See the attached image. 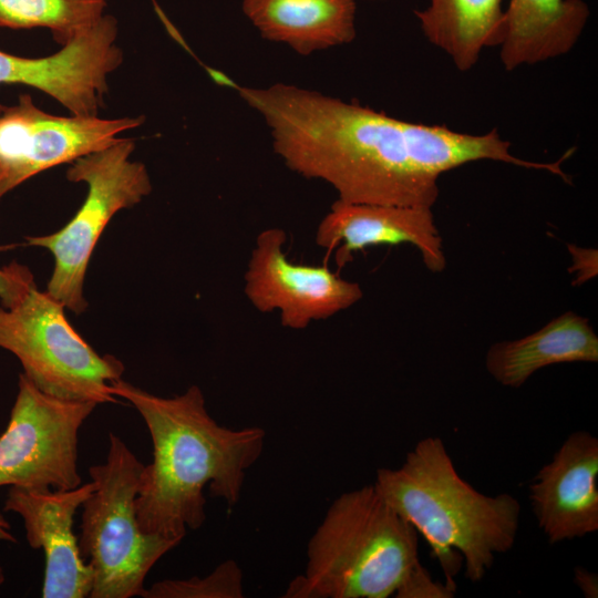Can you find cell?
Instances as JSON below:
<instances>
[{"mask_svg":"<svg viewBox=\"0 0 598 598\" xmlns=\"http://www.w3.org/2000/svg\"><path fill=\"white\" fill-rule=\"evenodd\" d=\"M292 172L348 203L432 208L437 179L422 166L411 122L293 84L238 87Z\"/></svg>","mask_w":598,"mask_h":598,"instance_id":"obj_1","label":"cell"},{"mask_svg":"<svg viewBox=\"0 0 598 598\" xmlns=\"http://www.w3.org/2000/svg\"><path fill=\"white\" fill-rule=\"evenodd\" d=\"M111 393L136 409L152 439L153 458L143 466L135 499L143 532L182 542L187 529H198L206 519L207 484L213 497L237 505L246 471L262 454L264 429L218 424L197 385L163 398L120 378Z\"/></svg>","mask_w":598,"mask_h":598,"instance_id":"obj_2","label":"cell"},{"mask_svg":"<svg viewBox=\"0 0 598 598\" xmlns=\"http://www.w3.org/2000/svg\"><path fill=\"white\" fill-rule=\"evenodd\" d=\"M374 486L431 547L445 584L455 590V576L464 561V576L481 581L496 555L516 542L520 505L508 493L485 495L457 473L444 442L420 440L398 468H379Z\"/></svg>","mask_w":598,"mask_h":598,"instance_id":"obj_3","label":"cell"},{"mask_svg":"<svg viewBox=\"0 0 598 598\" xmlns=\"http://www.w3.org/2000/svg\"><path fill=\"white\" fill-rule=\"evenodd\" d=\"M420 563L419 533L374 484L339 495L307 545L285 598H388Z\"/></svg>","mask_w":598,"mask_h":598,"instance_id":"obj_4","label":"cell"},{"mask_svg":"<svg viewBox=\"0 0 598 598\" xmlns=\"http://www.w3.org/2000/svg\"><path fill=\"white\" fill-rule=\"evenodd\" d=\"M143 466L110 432L105 462L89 468L94 488L82 505L79 549L92 570L91 598L141 597L152 567L181 543L138 525L135 499Z\"/></svg>","mask_w":598,"mask_h":598,"instance_id":"obj_5","label":"cell"},{"mask_svg":"<svg viewBox=\"0 0 598 598\" xmlns=\"http://www.w3.org/2000/svg\"><path fill=\"white\" fill-rule=\"evenodd\" d=\"M65 307L35 283L13 307L0 305V348L21 363L23 374L50 395L116 403L111 383L125 370L112 354L96 352L73 328Z\"/></svg>","mask_w":598,"mask_h":598,"instance_id":"obj_6","label":"cell"},{"mask_svg":"<svg viewBox=\"0 0 598 598\" xmlns=\"http://www.w3.org/2000/svg\"><path fill=\"white\" fill-rule=\"evenodd\" d=\"M134 148L133 140L121 138L70 163L66 178L87 186L82 206L58 231L25 237L27 246L52 254L54 266L45 291L74 313L87 308L85 275L106 225L117 212L135 206L152 190L145 165L131 158Z\"/></svg>","mask_w":598,"mask_h":598,"instance_id":"obj_7","label":"cell"},{"mask_svg":"<svg viewBox=\"0 0 598 598\" xmlns=\"http://www.w3.org/2000/svg\"><path fill=\"white\" fill-rule=\"evenodd\" d=\"M96 405L44 393L20 373L9 422L0 435V487L80 486L79 431Z\"/></svg>","mask_w":598,"mask_h":598,"instance_id":"obj_8","label":"cell"},{"mask_svg":"<svg viewBox=\"0 0 598 598\" xmlns=\"http://www.w3.org/2000/svg\"><path fill=\"white\" fill-rule=\"evenodd\" d=\"M143 122V116L52 115L21 95L0 114V200L30 177L105 148Z\"/></svg>","mask_w":598,"mask_h":598,"instance_id":"obj_9","label":"cell"},{"mask_svg":"<svg viewBox=\"0 0 598 598\" xmlns=\"http://www.w3.org/2000/svg\"><path fill=\"white\" fill-rule=\"evenodd\" d=\"M286 241V231L278 227L264 229L256 238L244 278V292L256 310L277 311L283 327L301 330L361 300L360 285L328 266L289 260Z\"/></svg>","mask_w":598,"mask_h":598,"instance_id":"obj_10","label":"cell"},{"mask_svg":"<svg viewBox=\"0 0 598 598\" xmlns=\"http://www.w3.org/2000/svg\"><path fill=\"white\" fill-rule=\"evenodd\" d=\"M94 488L30 489L11 486L3 509L18 514L30 547L45 557L43 598L90 597L93 575L82 558L73 533L74 516Z\"/></svg>","mask_w":598,"mask_h":598,"instance_id":"obj_11","label":"cell"},{"mask_svg":"<svg viewBox=\"0 0 598 598\" xmlns=\"http://www.w3.org/2000/svg\"><path fill=\"white\" fill-rule=\"evenodd\" d=\"M538 527L549 544L598 530V439L588 431L567 436L528 486Z\"/></svg>","mask_w":598,"mask_h":598,"instance_id":"obj_12","label":"cell"},{"mask_svg":"<svg viewBox=\"0 0 598 598\" xmlns=\"http://www.w3.org/2000/svg\"><path fill=\"white\" fill-rule=\"evenodd\" d=\"M316 244L334 251L339 269L352 260L353 252L370 246L411 244L432 272L446 266L442 237L431 208L398 205L348 203L337 199L319 223Z\"/></svg>","mask_w":598,"mask_h":598,"instance_id":"obj_13","label":"cell"},{"mask_svg":"<svg viewBox=\"0 0 598 598\" xmlns=\"http://www.w3.org/2000/svg\"><path fill=\"white\" fill-rule=\"evenodd\" d=\"M588 17L584 0H509L498 42L504 68L511 71L566 54Z\"/></svg>","mask_w":598,"mask_h":598,"instance_id":"obj_14","label":"cell"},{"mask_svg":"<svg viewBox=\"0 0 598 598\" xmlns=\"http://www.w3.org/2000/svg\"><path fill=\"white\" fill-rule=\"evenodd\" d=\"M241 7L264 39L301 55L355 38L354 0H243Z\"/></svg>","mask_w":598,"mask_h":598,"instance_id":"obj_15","label":"cell"},{"mask_svg":"<svg viewBox=\"0 0 598 598\" xmlns=\"http://www.w3.org/2000/svg\"><path fill=\"white\" fill-rule=\"evenodd\" d=\"M597 361L598 337L588 319L567 311L534 333L491 346L485 367L496 382L517 389L545 367Z\"/></svg>","mask_w":598,"mask_h":598,"instance_id":"obj_16","label":"cell"},{"mask_svg":"<svg viewBox=\"0 0 598 598\" xmlns=\"http://www.w3.org/2000/svg\"><path fill=\"white\" fill-rule=\"evenodd\" d=\"M414 13L426 39L461 71L475 65L483 48L498 45L502 0H429Z\"/></svg>","mask_w":598,"mask_h":598,"instance_id":"obj_17","label":"cell"},{"mask_svg":"<svg viewBox=\"0 0 598 598\" xmlns=\"http://www.w3.org/2000/svg\"><path fill=\"white\" fill-rule=\"evenodd\" d=\"M109 0H0V27L47 28L62 44L90 29Z\"/></svg>","mask_w":598,"mask_h":598,"instance_id":"obj_18","label":"cell"},{"mask_svg":"<svg viewBox=\"0 0 598 598\" xmlns=\"http://www.w3.org/2000/svg\"><path fill=\"white\" fill-rule=\"evenodd\" d=\"M80 78L79 58L68 47L43 58H24L0 51V85H28L63 103L75 93Z\"/></svg>","mask_w":598,"mask_h":598,"instance_id":"obj_19","label":"cell"},{"mask_svg":"<svg viewBox=\"0 0 598 598\" xmlns=\"http://www.w3.org/2000/svg\"><path fill=\"white\" fill-rule=\"evenodd\" d=\"M143 598H241L243 573L238 564L227 559L209 575L187 579H164L145 588Z\"/></svg>","mask_w":598,"mask_h":598,"instance_id":"obj_20","label":"cell"},{"mask_svg":"<svg viewBox=\"0 0 598 598\" xmlns=\"http://www.w3.org/2000/svg\"><path fill=\"white\" fill-rule=\"evenodd\" d=\"M455 590L445 582L435 581L417 563L394 595L398 598H451Z\"/></svg>","mask_w":598,"mask_h":598,"instance_id":"obj_21","label":"cell"},{"mask_svg":"<svg viewBox=\"0 0 598 598\" xmlns=\"http://www.w3.org/2000/svg\"><path fill=\"white\" fill-rule=\"evenodd\" d=\"M33 285L34 279L28 267L18 262L0 267L1 306L13 307Z\"/></svg>","mask_w":598,"mask_h":598,"instance_id":"obj_22","label":"cell"},{"mask_svg":"<svg viewBox=\"0 0 598 598\" xmlns=\"http://www.w3.org/2000/svg\"><path fill=\"white\" fill-rule=\"evenodd\" d=\"M569 251L573 256L574 266L569 270H576L578 276L576 285L586 281L597 275V250L584 249L577 246L569 245Z\"/></svg>","mask_w":598,"mask_h":598,"instance_id":"obj_23","label":"cell"},{"mask_svg":"<svg viewBox=\"0 0 598 598\" xmlns=\"http://www.w3.org/2000/svg\"><path fill=\"white\" fill-rule=\"evenodd\" d=\"M574 582L587 598L598 597V576L578 566L574 568Z\"/></svg>","mask_w":598,"mask_h":598,"instance_id":"obj_24","label":"cell"},{"mask_svg":"<svg viewBox=\"0 0 598 598\" xmlns=\"http://www.w3.org/2000/svg\"><path fill=\"white\" fill-rule=\"evenodd\" d=\"M0 542L16 543L17 538L11 533V527L6 517L0 513Z\"/></svg>","mask_w":598,"mask_h":598,"instance_id":"obj_25","label":"cell"},{"mask_svg":"<svg viewBox=\"0 0 598 598\" xmlns=\"http://www.w3.org/2000/svg\"><path fill=\"white\" fill-rule=\"evenodd\" d=\"M4 582V574H3V569L0 567V587L3 585Z\"/></svg>","mask_w":598,"mask_h":598,"instance_id":"obj_26","label":"cell"}]
</instances>
